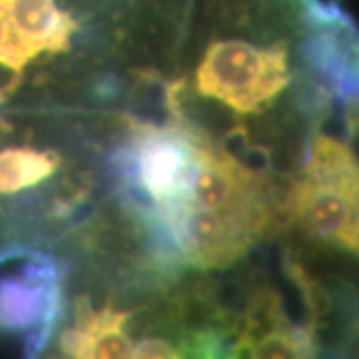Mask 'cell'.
Wrapping results in <instances>:
<instances>
[{
	"instance_id": "6da1fadb",
	"label": "cell",
	"mask_w": 359,
	"mask_h": 359,
	"mask_svg": "<svg viewBox=\"0 0 359 359\" xmlns=\"http://www.w3.org/2000/svg\"><path fill=\"white\" fill-rule=\"evenodd\" d=\"M285 42L257 44L230 36L212 40L194 70V92L230 110L236 118L262 116L292 84Z\"/></svg>"
},
{
	"instance_id": "7a4b0ae2",
	"label": "cell",
	"mask_w": 359,
	"mask_h": 359,
	"mask_svg": "<svg viewBox=\"0 0 359 359\" xmlns=\"http://www.w3.org/2000/svg\"><path fill=\"white\" fill-rule=\"evenodd\" d=\"M318 330L316 320H295L273 283L256 282L233 327V351L238 359H318Z\"/></svg>"
},
{
	"instance_id": "3957f363",
	"label": "cell",
	"mask_w": 359,
	"mask_h": 359,
	"mask_svg": "<svg viewBox=\"0 0 359 359\" xmlns=\"http://www.w3.org/2000/svg\"><path fill=\"white\" fill-rule=\"evenodd\" d=\"M283 222L359 257V219L341 188L299 176L283 194Z\"/></svg>"
},
{
	"instance_id": "277c9868",
	"label": "cell",
	"mask_w": 359,
	"mask_h": 359,
	"mask_svg": "<svg viewBox=\"0 0 359 359\" xmlns=\"http://www.w3.org/2000/svg\"><path fill=\"white\" fill-rule=\"evenodd\" d=\"M130 309L116 308L112 302L94 306L88 295L74 302L72 321L60 335L62 359H134L130 334Z\"/></svg>"
},
{
	"instance_id": "5b68a950",
	"label": "cell",
	"mask_w": 359,
	"mask_h": 359,
	"mask_svg": "<svg viewBox=\"0 0 359 359\" xmlns=\"http://www.w3.org/2000/svg\"><path fill=\"white\" fill-rule=\"evenodd\" d=\"M8 20L20 78L42 56H56L72 48L76 20L56 0H0Z\"/></svg>"
},
{
	"instance_id": "8992f818",
	"label": "cell",
	"mask_w": 359,
	"mask_h": 359,
	"mask_svg": "<svg viewBox=\"0 0 359 359\" xmlns=\"http://www.w3.org/2000/svg\"><path fill=\"white\" fill-rule=\"evenodd\" d=\"M62 158L54 148L6 146L0 148V196H16L39 188L56 176Z\"/></svg>"
},
{
	"instance_id": "52a82bcc",
	"label": "cell",
	"mask_w": 359,
	"mask_h": 359,
	"mask_svg": "<svg viewBox=\"0 0 359 359\" xmlns=\"http://www.w3.org/2000/svg\"><path fill=\"white\" fill-rule=\"evenodd\" d=\"M190 337L184 341H172L164 334H146L134 346V359H186Z\"/></svg>"
},
{
	"instance_id": "ba28073f",
	"label": "cell",
	"mask_w": 359,
	"mask_h": 359,
	"mask_svg": "<svg viewBox=\"0 0 359 359\" xmlns=\"http://www.w3.org/2000/svg\"><path fill=\"white\" fill-rule=\"evenodd\" d=\"M186 359H238V355L218 330H202L190 337Z\"/></svg>"
}]
</instances>
